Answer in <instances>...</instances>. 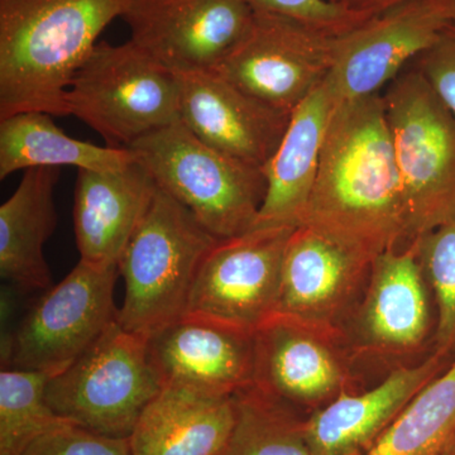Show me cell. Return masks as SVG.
Returning <instances> with one entry per match:
<instances>
[{"label": "cell", "mask_w": 455, "mask_h": 455, "mask_svg": "<svg viewBox=\"0 0 455 455\" xmlns=\"http://www.w3.org/2000/svg\"><path fill=\"white\" fill-rule=\"evenodd\" d=\"M445 9H447L449 20L455 22V0H443Z\"/></svg>", "instance_id": "obj_32"}, {"label": "cell", "mask_w": 455, "mask_h": 455, "mask_svg": "<svg viewBox=\"0 0 455 455\" xmlns=\"http://www.w3.org/2000/svg\"><path fill=\"white\" fill-rule=\"evenodd\" d=\"M247 0H122L131 41L175 74L215 70L250 31Z\"/></svg>", "instance_id": "obj_11"}, {"label": "cell", "mask_w": 455, "mask_h": 455, "mask_svg": "<svg viewBox=\"0 0 455 455\" xmlns=\"http://www.w3.org/2000/svg\"><path fill=\"white\" fill-rule=\"evenodd\" d=\"M335 106L323 82L293 110L283 142L263 169L267 193L254 227L299 226L315 184Z\"/></svg>", "instance_id": "obj_20"}, {"label": "cell", "mask_w": 455, "mask_h": 455, "mask_svg": "<svg viewBox=\"0 0 455 455\" xmlns=\"http://www.w3.org/2000/svg\"><path fill=\"white\" fill-rule=\"evenodd\" d=\"M176 75L182 124L221 154L265 169L283 142L291 114L257 100L217 71Z\"/></svg>", "instance_id": "obj_15"}, {"label": "cell", "mask_w": 455, "mask_h": 455, "mask_svg": "<svg viewBox=\"0 0 455 455\" xmlns=\"http://www.w3.org/2000/svg\"><path fill=\"white\" fill-rule=\"evenodd\" d=\"M295 229L254 227L220 239L197 271L187 313L256 333L276 314L284 251Z\"/></svg>", "instance_id": "obj_9"}, {"label": "cell", "mask_w": 455, "mask_h": 455, "mask_svg": "<svg viewBox=\"0 0 455 455\" xmlns=\"http://www.w3.org/2000/svg\"><path fill=\"white\" fill-rule=\"evenodd\" d=\"M118 265L80 259L33 305L5 346V364L53 377L82 357L116 322Z\"/></svg>", "instance_id": "obj_8"}, {"label": "cell", "mask_w": 455, "mask_h": 455, "mask_svg": "<svg viewBox=\"0 0 455 455\" xmlns=\"http://www.w3.org/2000/svg\"><path fill=\"white\" fill-rule=\"evenodd\" d=\"M331 338L272 317L254 333V385L291 406L334 400L347 372L329 346Z\"/></svg>", "instance_id": "obj_18"}, {"label": "cell", "mask_w": 455, "mask_h": 455, "mask_svg": "<svg viewBox=\"0 0 455 455\" xmlns=\"http://www.w3.org/2000/svg\"><path fill=\"white\" fill-rule=\"evenodd\" d=\"M299 226L372 260L410 244L403 184L381 94L334 107Z\"/></svg>", "instance_id": "obj_1"}, {"label": "cell", "mask_w": 455, "mask_h": 455, "mask_svg": "<svg viewBox=\"0 0 455 455\" xmlns=\"http://www.w3.org/2000/svg\"><path fill=\"white\" fill-rule=\"evenodd\" d=\"M328 2L359 16L372 17L409 0H328Z\"/></svg>", "instance_id": "obj_31"}, {"label": "cell", "mask_w": 455, "mask_h": 455, "mask_svg": "<svg viewBox=\"0 0 455 455\" xmlns=\"http://www.w3.org/2000/svg\"><path fill=\"white\" fill-rule=\"evenodd\" d=\"M220 241L157 187L119 259V276L124 280L119 324L147 339L184 315L197 271Z\"/></svg>", "instance_id": "obj_3"}, {"label": "cell", "mask_w": 455, "mask_h": 455, "mask_svg": "<svg viewBox=\"0 0 455 455\" xmlns=\"http://www.w3.org/2000/svg\"><path fill=\"white\" fill-rule=\"evenodd\" d=\"M454 358L434 352L420 364L394 371L372 390L341 394L305 420L315 455H366L425 386Z\"/></svg>", "instance_id": "obj_16"}, {"label": "cell", "mask_w": 455, "mask_h": 455, "mask_svg": "<svg viewBox=\"0 0 455 455\" xmlns=\"http://www.w3.org/2000/svg\"><path fill=\"white\" fill-rule=\"evenodd\" d=\"M233 400L235 424L220 455H315L291 405L254 383Z\"/></svg>", "instance_id": "obj_24"}, {"label": "cell", "mask_w": 455, "mask_h": 455, "mask_svg": "<svg viewBox=\"0 0 455 455\" xmlns=\"http://www.w3.org/2000/svg\"><path fill=\"white\" fill-rule=\"evenodd\" d=\"M449 22L443 0H409L335 37L334 64L324 80L335 104L381 94Z\"/></svg>", "instance_id": "obj_12"}, {"label": "cell", "mask_w": 455, "mask_h": 455, "mask_svg": "<svg viewBox=\"0 0 455 455\" xmlns=\"http://www.w3.org/2000/svg\"><path fill=\"white\" fill-rule=\"evenodd\" d=\"M382 97L411 244L455 221V116L414 66L392 80Z\"/></svg>", "instance_id": "obj_6"}, {"label": "cell", "mask_w": 455, "mask_h": 455, "mask_svg": "<svg viewBox=\"0 0 455 455\" xmlns=\"http://www.w3.org/2000/svg\"><path fill=\"white\" fill-rule=\"evenodd\" d=\"M57 167L26 170L0 206V275L25 290L49 289L51 272L44 247L57 227L53 194Z\"/></svg>", "instance_id": "obj_22"}, {"label": "cell", "mask_w": 455, "mask_h": 455, "mask_svg": "<svg viewBox=\"0 0 455 455\" xmlns=\"http://www.w3.org/2000/svg\"><path fill=\"white\" fill-rule=\"evenodd\" d=\"M455 435V358L419 392L366 455H443Z\"/></svg>", "instance_id": "obj_25"}, {"label": "cell", "mask_w": 455, "mask_h": 455, "mask_svg": "<svg viewBox=\"0 0 455 455\" xmlns=\"http://www.w3.org/2000/svg\"><path fill=\"white\" fill-rule=\"evenodd\" d=\"M157 187L218 239L253 229L267 193L265 171L205 145L176 121L130 147Z\"/></svg>", "instance_id": "obj_4"}, {"label": "cell", "mask_w": 455, "mask_h": 455, "mask_svg": "<svg viewBox=\"0 0 455 455\" xmlns=\"http://www.w3.org/2000/svg\"><path fill=\"white\" fill-rule=\"evenodd\" d=\"M443 455H455V435L454 438L451 439V442L449 443L448 447L445 448L444 453Z\"/></svg>", "instance_id": "obj_33"}, {"label": "cell", "mask_w": 455, "mask_h": 455, "mask_svg": "<svg viewBox=\"0 0 455 455\" xmlns=\"http://www.w3.org/2000/svg\"><path fill=\"white\" fill-rule=\"evenodd\" d=\"M51 376L3 367L0 372V455H20L36 439L65 423L46 398Z\"/></svg>", "instance_id": "obj_26"}, {"label": "cell", "mask_w": 455, "mask_h": 455, "mask_svg": "<svg viewBox=\"0 0 455 455\" xmlns=\"http://www.w3.org/2000/svg\"><path fill=\"white\" fill-rule=\"evenodd\" d=\"M414 243L438 307L434 352L455 358V221L431 230Z\"/></svg>", "instance_id": "obj_27"}, {"label": "cell", "mask_w": 455, "mask_h": 455, "mask_svg": "<svg viewBox=\"0 0 455 455\" xmlns=\"http://www.w3.org/2000/svg\"><path fill=\"white\" fill-rule=\"evenodd\" d=\"M164 387L233 396L253 385L254 333L211 317L184 314L147 338Z\"/></svg>", "instance_id": "obj_13"}, {"label": "cell", "mask_w": 455, "mask_h": 455, "mask_svg": "<svg viewBox=\"0 0 455 455\" xmlns=\"http://www.w3.org/2000/svg\"><path fill=\"white\" fill-rule=\"evenodd\" d=\"M68 113L112 148L134 142L180 119L178 75L131 40L98 42L66 94Z\"/></svg>", "instance_id": "obj_5"}, {"label": "cell", "mask_w": 455, "mask_h": 455, "mask_svg": "<svg viewBox=\"0 0 455 455\" xmlns=\"http://www.w3.org/2000/svg\"><path fill=\"white\" fill-rule=\"evenodd\" d=\"M233 424V396L164 387L134 427L131 454L220 455Z\"/></svg>", "instance_id": "obj_21"}, {"label": "cell", "mask_w": 455, "mask_h": 455, "mask_svg": "<svg viewBox=\"0 0 455 455\" xmlns=\"http://www.w3.org/2000/svg\"><path fill=\"white\" fill-rule=\"evenodd\" d=\"M156 190L154 178L137 158L119 170H77L74 229L80 259L118 265Z\"/></svg>", "instance_id": "obj_17"}, {"label": "cell", "mask_w": 455, "mask_h": 455, "mask_svg": "<svg viewBox=\"0 0 455 455\" xmlns=\"http://www.w3.org/2000/svg\"><path fill=\"white\" fill-rule=\"evenodd\" d=\"M122 0H0V119L68 113V86Z\"/></svg>", "instance_id": "obj_2"}, {"label": "cell", "mask_w": 455, "mask_h": 455, "mask_svg": "<svg viewBox=\"0 0 455 455\" xmlns=\"http://www.w3.org/2000/svg\"><path fill=\"white\" fill-rule=\"evenodd\" d=\"M51 114L18 113L0 119V180L35 167L74 166L112 171L136 160L128 148L101 147L75 140L57 127Z\"/></svg>", "instance_id": "obj_23"}, {"label": "cell", "mask_w": 455, "mask_h": 455, "mask_svg": "<svg viewBox=\"0 0 455 455\" xmlns=\"http://www.w3.org/2000/svg\"><path fill=\"white\" fill-rule=\"evenodd\" d=\"M427 283L414 242L373 259L359 315L368 346L407 352L424 343L430 328Z\"/></svg>", "instance_id": "obj_19"}, {"label": "cell", "mask_w": 455, "mask_h": 455, "mask_svg": "<svg viewBox=\"0 0 455 455\" xmlns=\"http://www.w3.org/2000/svg\"><path fill=\"white\" fill-rule=\"evenodd\" d=\"M20 455H132L130 439L100 435L65 421L36 439Z\"/></svg>", "instance_id": "obj_29"}, {"label": "cell", "mask_w": 455, "mask_h": 455, "mask_svg": "<svg viewBox=\"0 0 455 455\" xmlns=\"http://www.w3.org/2000/svg\"><path fill=\"white\" fill-rule=\"evenodd\" d=\"M335 37L290 18L254 13L252 26L215 68L257 100L291 114L334 64Z\"/></svg>", "instance_id": "obj_10"}, {"label": "cell", "mask_w": 455, "mask_h": 455, "mask_svg": "<svg viewBox=\"0 0 455 455\" xmlns=\"http://www.w3.org/2000/svg\"><path fill=\"white\" fill-rule=\"evenodd\" d=\"M247 3L254 13L290 18L333 37L344 35L371 18L337 7L328 0H247Z\"/></svg>", "instance_id": "obj_28"}, {"label": "cell", "mask_w": 455, "mask_h": 455, "mask_svg": "<svg viewBox=\"0 0 455 455\" xmlns=\"http://www.w3.org/2000/svg\"><path fill=\"white\" fill-rule=\"evenodd\" d=\"M371 266L372 260L333 239L296 227L284 251L275 316L334 337Z\"/></svg>", "instance_id": "obj_14"}, {"label": "cell", "mask_w": 455, "mask_h": 455, "mask_svg": "<svg viewBox=\"0 0 455 455\" xmlns=\"http://www.w3.org/2000/svg\"><path fill=\"white\" fill-rule=\"evenodd\" d=\"M412 62L455 116V22H449L429 49Z\"/></svg>", "instance_id": "obj_30"}, {"label": "cell", "mask_w": 455, "mask_h": 455, "mask_svg": "<svg viewBox=\"0 0 455 455\" xmlns=\"http://www.w3.org/2000/svg\"><path fill=\"white\" fill-rule=\"evenodd\" d=\"M161 390L147 339L116 320L82 357L51 377L46 398L65 420L100 435L130 439Z\"/></svg>", "instance_id": "obj_7"}]
</instances>
